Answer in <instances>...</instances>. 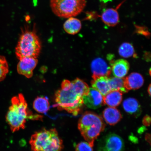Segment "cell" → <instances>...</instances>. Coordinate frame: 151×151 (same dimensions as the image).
I'll list each match as a JSON object with an SVG mask.
<instances>
[{
	"mask_svg": "<svg viewBox=\"0 0 151 151\" xmlns=\"http://www.w3.org/2000/svg\"><path fill=\"white\" fill-rule=\"evenodd\" d=\"M91 84L92 88L98 91L104 97L111 91L109 77L93 75Z\"/></svg>",
	"mask_w": 151,
	"mask_h": 151,
	"instance_id": "cell-12",
	"label": "cell"
},
{
	"mask_svg": "<svg viewBox=\"0 0 151 151\" xmlns=\"http://www.w3.org/2000/svg\"><path fill=\"white\" fill-rule=\"evenodd\" d=\"M75 151H93V150L88 142H82L77 145Z\"/></svg>",
	"mask_w": 151,
	"mask_h": 151,
	"instance_id": "cell-23",
	"label": "cell"
},
{
	"mask_svg": "<svg viewBox=\"0 0 151 151\" xmlns=\"http://www.w3.org/2000/svg\"><path fill=\"white\" fill-rule=\"evenodd\" d=\"M50 105L48 98L39 97L34 101L33 107L37 112L40 113H45L48 111Z\"/></svg>",
	"mask_w": 151,
	"mask_h": 151,
	"instance_id": "cell-20",
	"label": "cell"
},
{
	"mask_svg": "<svg viewBox=\"0 0 151 151\" xmlns=\"http://www.w3.org/2000/svg\"><path fill=\"white\" fill-rule=\"evenodd\" d=\"M109 80L111 91H119L124 93L128 91L125 87L124 78L116 77L109 78Z\"/></svg>",
	"mask_w": 151,
	"mask_h": 151,
	"instance_id": "cell-19",
	"label": "cell"
},
{
	"mask_svg": "<svg viewBox=\"0 0 151 151\" xmlns=\"http://www.w3.org/2000/svg\"><path fill=\"white\" fill-rule=\"evenodd\" d=\"M41 49V43L35 30L25 29L22 31L15 50L19 60L26 58H36Z\"/></svg>",
	"mask_w": 151,
	"mask_h": 151,
	"instance_id": "cell-5",
	"label": "cell"
},
{
	"mask_svg": "<svg viewBox=\"0 0 151 151\" xmlns=\"http://www.w3.org/2000/svg\"><path fill=\"white\" fill-rule=\"evenodd\" d=\"M9 71V65L5 57L0 55V82L5 78Z\"/></svg>",
	"mask_w": 151,
	"mask_h": 151,
	"instance_id": "cell-22",
	"label": "cell"
},
{
	"mask_svg": "<svg viewBox=\"0 0 151 151\" xmlns=\"http://www.w3.org/2000/svg\"><path fill=\"white\" fill-rule=\"evenodd\" d=\"M122 105L124 111L128 114L136 117L140 116L141 108L136 99L133 98H128L124 100Z\"/></svg>",
	"mask_w": 151,
	"mask_h": 151,
	"instance_id": "cell-15",
	"label": "cell"
},
{
	"mask_svg": "<svg viewBox=\"0 0 151 151\" xmlns=\"http://www.w3.org/2000/svg\"><path fill=\"white\" fill-rule=\"evenodd\" d=\"M31 151H61L63 141L55 128H45L36 132L29 141Z\"/></svg>",
	"mask_w": 151,
	"mask_h": 151,
	"instance_id": "cell-3",
	"label": "cell"
},
{
	"mask_svg": "<svg viewBox=\"0 0 151 151\" xmlns=\"http://www.w3.org/2000/svg\"><path fill=\"white\" fill-rule=\"evenodd\" d=\"M82 27V24L79 19L74 17L68 18L63 25L64 30L69 35H74L80 32Z\"/></svg>",
	"mask_w": 151,
	"mask_h": 151,
	"instance_id": "cell-17",
	"label": "cell"
},
{
	"mask_svg": "<svg viewBox=\"0 0 151 151\" xmlns=\"http://www.w3.org/2000/svg\"><path fill=\"white\" fill-rule=\"evenodd\" d=\"M78 128L81 135L90 146L104 130L105 124L102 118L91 112H86L79 120Z\"/></svg>",
	"mask_w": 151,
	"mask_h": 151,
	"instance_id": "cell-4",
	"label": "cell"
},
{
	"mask_svg": "<svg viewBox=\"0 0 151 151\" xmlns=\"http://www.w3.org/2000/svg\"><path fill=\"white\" fill-rule=\"evenodd\" d=\"M104 142V151H124V144L122 138L115 134L106 136Z\"/></svg>",
	"mask_w": 151,
	"mask_h": 151,
	"instance_id": "cell-9",
	"label": "cell"
},
{
	"mask_svg": "<svg viewBox=\"0 0 151 151\" xmlns=\"http://www.w3.org/2000/svg\"><path fill=\"white\" fill-rule=\"evenodd\" d=\"M103 115L105 122L111 126L117 124L122 118L120 111L115 107H109L106 108L103 111Z\"/></svg>",
	"mask_w": 151,
	"mask_h": 151,
	"instance_id": "cell-16",
	"label": "cell"
},
{
	"mask_svg": "<svg viewBox=\"0 0 151 151\" xmlns=\"http://www.w3.org/2000/svg\"><path fill=\"white\" fill-rule=\"evenodd\" d=\"M38 63L36 58L26 57L19 60L17 66V70L19 74L31 78L33 75V71Z\"/></svg>",
	"mask_w": 151,
	"mask_h": 151,
	"instance_id": "cell-8",
	"label": "cell"
},
{
	"mask_svg": "<svg viewBox=\"0 0 151 151\" xmlns=\"http://www.w3.org/2000/svg\"><path fill=\"white\" fill-rule=\"evenodd\" d=\"M53 13L59 17L68 18L81 14L86 7V0H50Z\"/></svg>",
	"mask_w": 151,
	"mask_h": 151,
	"instance_id": "cell-6",
	"label": "cell"
},
{
	"mask_svg": "<svg viewBox=\"0 0 151 151\" xmlns=\"http://www.w3.org/2000/svg\"><path fill=\"white\" fill-rule=\"evenodd\" d=\"M151 84L150 85V86H148V93L150 96H151Z\"/></svg>",
	"mask_w": 151,
	"mask_h": 151,
	"instance_id": "cell-27",
	"label": "cell"
},
{
	"mask_svg": "<svg viewBox=\"0 0 151 151\" xmlns=\"http://www.w3.org/2000/svg\"><path fill=\"white\" fill-rule=\"evenodd\" d=\"M119 53L124 58H128L134 56L135 50L131 43L124 42L121 45L119 49Z\"/></svg>",
	"mask_w": 151,
	"mask_h": 151,
	"instance_id": "cell-21",
	"label": "cell"
},
{
	"mask_svg": "<svg viewBox=\"0 0 151 151\" xmlns=\"http://www.w3.org/2000/svg\"><path fill=\"white\" fill-rule=\"evenodd\" d=\"M111 70L115 77L123 78L127 74L129 69V63L124 59L111 62Z\"/></svg>",
	"mask_w": 151,
	"mask_h": 151,
	"instance_id": "cell-13",
	"label": "cell"
},
{
	"mask_svg": "<svg viewBox=\"0 0 151 151\" xmlns=\"http://www.w3.org/2000/svg\"><path fill=\"white\" fill-rule=\"evenodd\" d=\"M151 118L148 115H146L143 118L142 120V123L145 126H150L151 124Z\"/></svg>",
	"mask_w": 151,
	"mask_h": 151,
	"instance_id": "cell-24",
	"label": "cell"
},
{
	"mask_svg": "<svg viewBox=\"0 0 151 151\" xmlns=\"http://www.w3.org/2000/svg\"><path fill=\"white\" fill-rule=\"evenodd\" d=\"M122 92L119 91H112L104 96V102L110 107L118 106L122 101Z\"/></svg>",
	"mask_w": 151,
	"mask_h": 151,
	"instance_id": "cell-18",
	"label": "cell"
},
{
	"mask_svg": "<svg viewBox=\"0 0 151 151\" xmlns=\"http://www.w3.org/2000/svg\"><path fill=\"white\" fill-rule=\"evenodd\" d=\"M42 118V116L34 114L29 110L27 104L21 93L12 98L11 105L6 116V122L13 132L24 129L27 119L39 120Z\"/></svg>",
	"mask_w": 151,
	"mask_h": 151,
	"instance_id": "cell-2",
	"label": "cell"
},
{
	"mask_svg": "<svg viewBox=\"0 0 151 151\" xmlns=\"http://www.w3.org/2000/svg\"><path fill=\"white\" fill-rule=\"evenodd\" d=\"M124 2L121 3L116 8H108L103 11L101 17L104 23L111 27H115L117 25L119 21L118 9Z\"/></svg>",
	"mask_w": 151,
	"mask_h": 151,
	"instance_id": "cell-10",
	"label": "cell"
},
{
	"mask_svg": "<svg viewBox=\"0 0 151 151\" xmlns=\"http://www.w3.org/2000/svg\"><path fill=\"white\" fill-rule=\"evenodd\" d=\"M144 79L142 76L137 73H133L124 78V84L128 91L137 90L142 86L144 83Z\"/></svg>",
	"mask_w": 151,
	"mask_h": 151,
	"instance_id": "cell-14",
	"label": "cell"
},
{
	"mask_svg": "<svg viewBox=\"0 0 151 151\" xmlns=\"http://www.w3.org/2000/svg\"><path fill=\"white\" fill-rule=\"evenodd\" d=\"M145 139L147 142L150 144L151 142V135L150 134L147 133L146 135H145Z\"/></svg>",
	"mask_w": 151,
	"mask_h": 151,
	"instance_id": "cell-26",
	"label": "cell"
},
{
	"mask_svg": "<svg viewBox=\"0 0 151 151\" xmlns=\"http://www.w3.org/2000/svg\"><path fill=\"white\" fill-rule=\"evenodd\" d=\"M83 94L74 80H64L61 88L55 94L56 106L60 110H64L77 116L80 112L83 105Z\"/></svg>",
	"mask_w": 151,
	"mask_h": 151,
	"instance_id": "cell-1",
	"label": "cell"
},
{
	"mask_svg": "<svg viewBox=\"0 0 151 151\" xmlns=\"http://www.w3.org/2000/svg\"><path fill=\"white\" fill-rule=\"evenodd\" d=\"M139 27V26L137 29V31L139 33L142 34L143 35L146 36H148L149 35H150V34H149L148 30H146V28L143 27L141 28H141Z\"/></svg>",
	"mask_w": 151,
	"mask_h": 151,
	"instance_id": "cell-25",
	"label": "cell"
},
{
	"mask_svg": "<svg viewBox=\"0 0 151 151\" xmlns=\"http://www.w3.org/2000/svg\"><path fill=\"white\" fill-rule=\"evenodd\" d=\"M82 98L84 104L90 109H96L105 104L103 96L93 88H90L87 95L83 96Z\"/></svg>",
	"mask_w": 151,
	"mask_h": 151,
	"instance_id": "cell-7",
	"label": "cell"
},
{
	"mask_svg": "<svg viewBox=\"0 0 151 151\" xmlns=\"http://www.w3.org/2000/svg\"><path fill=\"white\" fill-rule=\"evenodd\" d=\"M91 68L93 75L96 76L109 77L111 73V68L103 58H97L91 62Z\"/></svg>",
	"mask_w": 151,
	"mask_h": 151,
	"instance_id": "cell-11",
	"label": "cell"
}]
</instances>
